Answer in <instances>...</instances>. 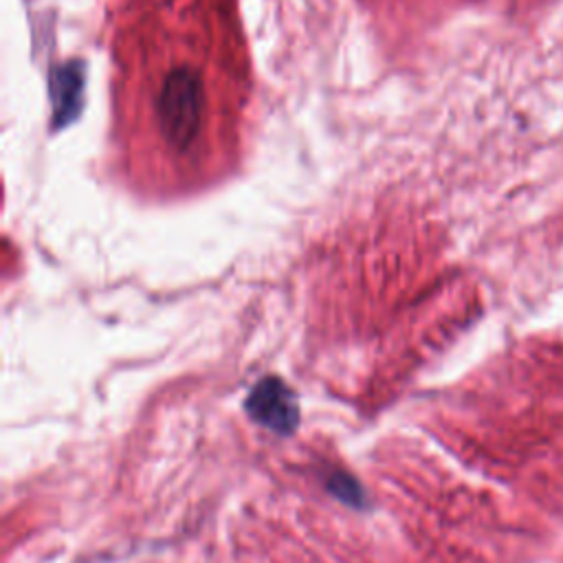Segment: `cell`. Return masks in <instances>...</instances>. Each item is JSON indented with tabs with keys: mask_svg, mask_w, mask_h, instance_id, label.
Here are the masks:
<instances>
[{
	"mask_svg": "<svg viewBox=\"0 0 563 563\" xmlns=\"http://www.w3.org/2000/svg\"><path fill=\"white\" fill-rule=\"evenodd\" d=\"M249 418L273 433L290 435L299 427V405L295 391L277 376H266L255 383L244 400Z\"/></svg>",
	"mask_w": 563,
	"mask_h": 563,
	"instance_id": "2",
	"label": "cell"
},
{
	"mask_svg": "<svg viewBox=\"0 0 563 563\" xmlns=\"http://www.w3.org/2000/svg\"><path fill=\"white\" fill-rule=\"evenodd\" d=\"M325 488L332 497L341 499L343 504H347L352 508H365L367 506V499H365V493H363L361 484L350 473H343V471L330 473L328 479H325Z\"/></svg>",
	"mask_w": 563,
	"mask_h": 563,
	"instance_id": "4",
	"label": "cell"
},
{
	"mask_svg": "<svg viewBox=\"0 0 563 563\" xmlns=\"http://www.w3.org/2000/svg\"><path fill=\"white\" fill-rule=\"evenodd\" d=\"M53 106H55V114L62 117V123L68 121L70 112H75L79 97H81V75L79 70H75V66H64L55 73L53 81Z\"/></svg>",
	"mask_w": 563,
	"mask_h": 563,
	"instance_id": "3",
	"label": "cell"
},
{
	"mask_svg": "<svg viewBox=\"0 0 563 563\" xmlns=\"http://www.w3.org/2000/svg\"><path fill=\"white\" fill-rule=\"evenodd\" d=\"M202 92L198 79L189 70H176L169 75L158 95V119L163 134L178 147H185L200 121Z\"/></svg>",
	"mask_w": 563,
	"mask_h": 563,
	"instance_id": "1",
	"label": "cell"
}]
</instances>
